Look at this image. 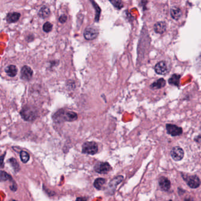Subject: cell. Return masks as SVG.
Masks as SVG:
<instances>
[{
    "label": "cell",
    "mask_w": 201,
    "mask_h": 201,
    "mask_svg": "<svg viewBox=\"0 0 201 201\" xmlns=\"http://www.w3.org/2000/svg\"><path fill=\"white\" fill-rule=\"evenodd\" d=\"M123 180V176H118L115 178L113 179H112L111 180V182H110L109 185V189H110V190L112 192L115 191L117 186L119 184H120V183Z\"/></svg>",
    "instance_id": "cell-16"
},
{
    "label": "cell",
    "mask_w": 201,
    "mask_h": 201,
    "mask_svg": "<svg viewBox=\"0 0 201 201\" xmlns=\"http://www.w3.org/2000/svg\"><path fill=\"white\" fill-rule=\"evenodd\" d=\"M0 178H1V181H5L8 179H11V176H10L7 173L4 171H1V174H0Z\"/></svg>",
    "instance_id": "cell-25"
},
{
    "label": "cell",
    "mask_w": 201,
    "mask_h": 201,
    "mask_svg": "<svg viewBox=\"0 0 201 201\" xmlns=\"http://www.w3.org/2000/svg\"><path fill=\"white\" fill-rule=\"evenodd\" d=\"M166 84H167V82L163 78H161L157 80L156 82L152 83L151 86L150 87L153 89V90H158V89H160L163 88L165 86Z\"/></svg>",
    "instance_id": "cell-15"
},
{
    "label": "cell",
    "mask_w": 201,
    "mask_h": 201,
    "mask_svg": "<svg viewBox=\"0 0 201 201\" xmlns=\"http://www.w3.org/2000/svg\"><path fill=\"white\" fill-rule=\"evenodd\" d=\"M52 117H53L54 121L60 123L64 121H75L77 119L78 115L74 111L66 110L62 109L57 111Z\"/></svg>",
    "instance_id": "cell-1"
},
{
    "label": "cell",
    "mask_w": 201,
    "mask_h": 201,
    "mask_svg": "<svg viewBox=\"0 0 201 201\" xmlns=\"http://www.w3.org/2000/svg\"><path fill=\"white\" fill-rule=\"evenodd\" d=\"M21 78L25 81H30L33 76V70L28 66H24L21 70Z\"/></svg>",
    "instance_id": "cell-6"
},
{
    "label": "cell",
    "mask_w": 201,
    "mask_h": 201,
    "mask_svg": "<svg viewBox=\"0 0 201 201\" xmlns=\"http://www.w3.org/2000/svg\"><path fill=\"white\" fill-rule=\"evenodd\" d=\"M154 30L156 33L163 34L167 29V25L165 21H159L156 23L153 27Z\"/></svg>",
    "instance_id": "cell-11"
},
{
    "label": "cell",
    "mask_w": 201,
    "mask_h": 201,
    "mask_svg": "<svg viewBox=\"0 0 201 201\" xmlns=\"http://www.w3.org/2000/svg\"><path fill=\"white\" fill-rule=\"evenodd\" d=\"M22 119L27 121H33L38 117V110L34 106L26 105L20 111Z\"/></svg>",
    "instance_id": "cell-2"
},
{
    "label": "cell",
    "mask_w": 201,
    "mask_h": 201,
    "mask_svg": "<svg viewBox=\"0 0 201 201\" xmlns=\"http://www.w3.org/2000/svg\"><path fill=\"white\" fill-rule=\"evenodd\" d=\"M170 155L174 161H180L184 157V151H183V149L180 147L176 146L172 149Z\"/></svg>",
    "instance_id": "cell-7"
},
{
    "label": "cell",
    "mask_w": 201,
    "mask_h": 201,
    "mask_svg": "<svg viewBox=\"0 0 201 201\" xmlns=\"http://www.w3.org/2000/svg\"><path fill=\"white\" fill-rule=\"evenodd\" d=\"M86 199L85 198H78L76 201H86Z\"/></svg>",
    "instance_id": "cell-28"
},
{
    "label": "cell",
    "mask_w": 201,
    "mask_h": 201,
    "mask_svg": "<svg viewBox=\"0 0 201 201\" xmlns=\"http://www.w3.org/2000/svg\"><path fill=\"white\" fill-rule=\"evenodd\" d=\"M53 29V24H52L50 22H46L42 26V30L45 33H49Z\"/></svg>",
    "instance_id": "cell-24"
},
{
    "label": "cell",
    "mask_w": 201,
    "mask_h": 201,
    "mask_svg": "<svg viewBox=\"0 0 201 201\" xmlns=\"http://www.w3.org/2000/svg\"><path fill=\"white\" fill-rule=\"evenodd\" d=\"M50 13L51 11L50 8L46 5H44L39 10L38 12V15L40 18L45 19L50 16Z\"/></svg>",
    "instance_id": "cell-17"
},
{
    "label": "cell",
    "mask_w": 201,
    "mask_h": 201,
    "mask_svg": "<svg viewBox=\"0 0 201 201\" xmlns=\"http://www.w3.org/2000/svg\"><path fill=\"white\" fill-rule=\"evenodd\" d=\"M98 151V146L96 142H87L82 146V152L83 153L89 155H94Z\"/></svg>",
    "instance_id": "cell-3"
},
{
    "label": "cell",
    "mask_w": 201,
    "mask_h": 201,
    "mask_svg": "<svg viewBox=\"0 0 201 201\" xmlns=\"http://www.w3.org/2000/svg\"><path fill=\"white\" fill-rule=\"evenodd\" d=\"M10 201H17V200H11Z\"/></svg>",
    "instance_id": "cell-30"
},
{
    "label": "cell",
    "mask_w": 201,
    "mask_h": 201,
    "mask_svg": "<svg viewBox=\"0 0 201 201\" xmlns=\"http://www.w3.org/2000/svg\"><path fill=\"white\" fill-rule=\"evenodd\" d=\"M154 69L155 72L159 75H165L168 72L167 64L164 61H161L157 63L155 65Z\"/></svg>",
    "instance_id": "cell-10"
},
{
    "label": "cell",
    "mask_w": 201,
    "mask_h": 201,
    "mask_svg": "<svg viewBox=\"0 0 201 201\" xmlns=\"http://www.w3.org/2000/svg\"><path fill=\"white\" fill-rule=\"evenodd\" d=\"M5 73L10 77H14L18 73V68L17 66L13 64H11L6 67L4 69Z\"/></svg>",
    "instance_id": "cell-14"
},
{
    "label": "cell",
    "mask_w": 201,
    "mask_h": 201,
    "mask_svg": "<svg viewBox=\"0 0 201 201\" xmlns=\"http://www.w3.org/2000/svg\"><path fill=\"white\" fill-rule=\"evenodd\" d=\"M106 180L103 178H98L94 180V187L99 190L101 189L102 186L105 183Z\"/></svg>",
    "instance_id": "cell-21"
},
{
    "label": "cell",
    "mask_w": 201,
    "mask_h": 201,
    "mask_svg": "<svg viewBox=\"0 0 201 201\" xmlns=\"http://www.w3.org/2000/svg\"><path fill=\"white\" fill-rule=\"evenodd\" d=\"M183 179L186 180L188 185L191 188H197L200 185V180L199 178L196 175L187 176L186 178H183Z\"/></svg>",
    "instance_id": "cell-9"
},
{
    "label": "cell",
    "mask_w": 201,
    "mask_h": 201,
    "mask_svg": "<svg viewBox=\"0 0 201 201\" xmlns=\"http://www.w3.org/2000/svg\"><path fill=\"white\" fill-rule=\"evenodd\" d=\"M185 201H192V200H191V199H185Z\"/></svg>",
    "instance_id": "cell-29"
},
{
    "label": "cell",
    "mask_w": 201,
    "mask_h": 201,
    "mask_svg": "<svg viewBox=\"0 0 201 201\" xmlns=\"http://www.w3.org/2000/svg\"><path fill=\"white\" fill-rule=\"evenodd\" d=\"M159 184L161 189L164 191H168L170 189L171 186L170 180L168 178L163 176L159 179Z\"/></svg>",
    "instance_id": "cell-13"
},
{
    "label": "cell",
    "mask_w": 201,
    "mask_h": 201,
    "mask_svg": "<svg viewBox=\"0 0 201 201\" xmlns=\"http://www.w3.org/2000/svg\"><path fill=\"white\" fill-rule=\"evenodd\" d=\"M67 20V16L65 14H63L61 15L60 17H59V19H58V21L60 23H62V24H64L65 23Z\"/></svg>",
    "instance_id": "cell-27"
},
{
    "label": "cell",
    "mask_w": 201,
    "mask_h": 201,
    "mask_svg": "<svg viewBox=\"0 0 201 201\" xmlns=\"http://www.w3.org/2000/svg\"><path fill=\"white\" fill-rule=\"evenodd\" d=\"M110 169L111 167L107 162H99L94 167V170L100 174L107 173Z\"/></svg>",
    "instance_id": "cell-8"
},
{
    "label": "cell",
    "mask_w": 201,
    "mask_h": 201,
    "mask_svg": "<svg viewBox=\"0 0 201 201\" xmlns=\"http://www.w3.org/2000/svg\"><path fill=\"white\" fill-rule=\"evenodd\" d=\"M21 14L17 12H13L8 13L6 17V20L8 23H15L19 20Z\"/></svg>",
    "instance_id": "cell-12"
},
{
    "label": "cell",
    "mask_w": 201,
    "mask_h": 201,
    "mask_svg": "<svg viewBox=\"0 0 201 201\" xmlns=\"http://www.w3.org/2000/svg\"><path fill=\"white\" fill-rule=\"evenodd\" d=\"M90 2L92 4L93 7H94L95 11H96V14H95V17H94V20L96 22H99L100 20V14H101V8L98 5V4L96 3L94 1H90Z\"/></svg>",
    "instance_id": "cell-20"
},
{
    "label": "cell",
    "mask_w": 201,
    "mask_h": 201,
    "mask_svg": "<svg viewBox=\"0 0 201 201\" xmlns=\"http://www.w3.org/2000/svg\"><path fill=\"white\" fill-rule=\"evenodd\" d=\"M166 128H167V133L172 136H180L183 133L182 128L175 125L167 124L166 125Z\"/></svg>",
    "instance_id": "cell-5"
},
{
    "label": "cell",
    "mask_w": 201,
    "mask_h": 201,
    "mask_svg": "<svg viewBox=\"0 0 201 201\" xmlns=\"http://www.w3.org/2000/svg\"><path fill=\"white\" fill-rule=\"evenodd\" d=\"M20 155L21 160L24 163H26L29 161V159H30V155L27 152L21 151L20 152Z\"/></svg>",
    "instance_id": "cell-23"
},
{
    "label": "cell",
    "mask_w": 201,
    "mask_h": 201,
    "mask_svg": "<svg viewBox=\"0 0 201 201\" xmlns=\"http://www.w3.org/2000/svg\"><path fill=\"white\" fill-rule=\"evenodd\" d=\"M110 3L113 5L115 8H116V9L120 10H121L122 8L124 7L123 3L121 1H120V0H113V1H110Z\"/></svg>",
    "instance_id": "cell-22"
},
{
    "label": "cell",
    "mask_w": 201,
    "mask_h": 201,
    "mask_svg": "<svg viewBox=\"0 0 201 201\" xmlns=\"http://www.w3.org/2000/svg\"><path fill=\"white\" fill-rule=\"evenodd\" d=\"M170 15L172 18L175 20H178L182 16V10L178 7H173L170 10Z\"/></svg>",
    "instance_id": "cell-18"
},
{
    "label": "cell",
    "mask_w": 201,
    "mask_h": 201,
    "mask_svg": "<svg viewBox=\"0 0 201 201\" xmlns=\"http://www.w3.org/2000/svg\"><path fill=\"white\" fill-rule=\"evenodd\" d=\"M10 162H11V165H13V167L14 169L16 171H17V170H19L20 166H19V165L18 164V163H17V162L16 161V160H15V159L11 158V159L10 160Z\"/></svg>",
    "instance_id": "cell-26"
},
{
    "label": "cell",
    "mask_w": 201,
    "mask_h": 201,
    "mask_svg": "<svg viewBox=\"0 0 201 201\" xmlns=\"http://www.w3.org/2000/svg\"><path fill=\"white\" fill-rule=\"evenodd\" d=\"M168 201H172V200H168Z\"/></svg>",
    "instance_id": "cell-31"
},
{
    "label": "cell",
    "mask_w": 201,
    "mask_h": 201,
    "mask_svg": "<svg viewBox=\"0 0 201 201\" xmlns=\"http://www.w3.org/2000/svg\"><path fill=\"white\" fill-rule=\"evenodd\" d=\"M180 75L177 74H173L172 76L169 78L168 80V83L169 84L174 86H179V82H180Z\"/></svg>",
    "instance_id": "cell-19"
},
{
    "label": "cell",
    "mask_w": 201,
    "mask_h": 201,
    "mask_svg": "<svg viewBox=\"0 0 201 201\" xmlns=\"http://www.w3.org/2000/svg\"><path fill=\"white\" fill-rule=\"evenodd\" d=\"M99 30L98 29L92 27H87L83 33L84 38L87 40H92L96 38L99 36Z\"/></svg>",
    "instance_id": "cell-4"
}]
</instances>
